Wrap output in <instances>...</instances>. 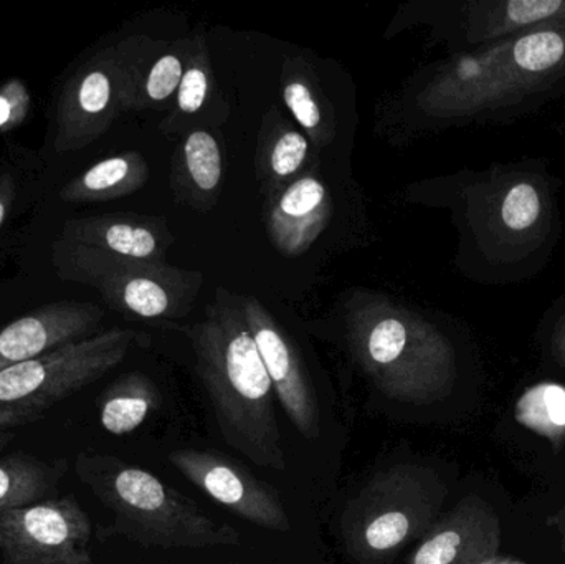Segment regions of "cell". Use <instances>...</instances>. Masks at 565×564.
<instances>
[{
    "label": "cell",
    "mask_w": 565,
    "mask_h": 564,
    "mask_svg": "<svg viewBox=\"0 0 565 564\" xmlns=\"http://www.w3.org/2000/svg\"><path fill=\"white\" fill-rule=\"evenodd\" d=\"M146 40L129 39L83 63L63 88L53 149L79 151L108 131L119 113L135 109L136 75Z\"/></svg>",
    "instance_id": "obj_8"
},
{
    "label": "cell",
    "mask_w": 565,
    "mask_h": 564,
    "mask_svg": "<svg viewBox=\"0 0 565 564\" xmlns=\"http://www.w3.org/2000/svg\"><path fill=\"white\" fill-rule=\"evenodd\" d=\"M563 525H564V542H565V520H564Z\"/></svg>",
    "instance_id": "obj_32"
},
{
    "label": "cell",
    "mask_w": 565,
    "mask_h": 564,
    "mask_svg": "<svg viewBox=\"0 0 565 564\" xmlns=\"http://www.w3.org/2000/svg\"><path fill=\"white\" fill-rule=\"evenodd\" d=\"M52 265L62 280L95 288L119 313L141 320H171L198 297L202 278L168 264L132 260L58 237Z\"/></svg>",
    "instance_id": "obj_6"
},
{
    "label": "cell",
    "mask_w": 565,
    "mask_h": 564,
    "mask_svg": "<svg viewBox=\"0 0 565 564\" xmlns=\"http://www.w3.org/2000/svg\"><path fill=\"white\" fill-rule=\"evenodd\" d=\"M309 142L298 129L285 128L275 136L265 151V171L271 184H282L295 178L308 158Z\"/></svg>",
    "instance_id": "obj_24"
},
{
    "label": "cell",
    "mask_w": 565,
    "mask_h": 564,
    "mask_svg": "<svg viewBox=\"0 0 565 564\" xmlns=\"http://www.w3.org/2000/svg\"><path fill=\"white\" fill-rule=\"evenodd\" d=\"M189 337L225 444L250 462L282 472L275 391L242 305L218 298Z\"/></svg>",
    "instance_id": "obj_1"
},
{
    "label": "cell",
    "mask_w": 565,
    "mask_h": 564,
    "mask_svg": "<svg viewBox=\"0 0 565 564\" xmlns=\"http://www.w3.org/2000/svg\"><path fill=\"white\" fill-rule=\"evenodd\" d=\"M32 109V96L20 78H9L0 85V132L19 128Z\"/></svg>",
    "instance_id": "obj_27"
},
{
    "label": "cell",
    "mask_w": 565,
    "mask_h": 564,
    "mask_svg": "<svg viewBox=\"0 0 565 564\" xmlns=\"http://www.w3.org/2000/svg\"><path fill=\"white\" fill-rule=\"evenodd\" d=\"M211 93V68H209L205 52H198L191 56L185 66L184 76L178 89L175 99V115L192 116L204 108Z\"/></svg>",
    "instance_id": "obj_26"
},
{
    "label": "cell",
    "mask_w": 565,
    "mask_h": 564,
    "mask_svg": "<svg viewBox=\"0 0 565 564\" xmlns=\"http://www.w3.org/2000/svg\"><path fill=\"white\" fill-rule=\"evenodd\" d=\"M503 525L493 507L468 496L440 517L407 564H478L498 555Z\"/></svg>",
    "instance_id": "obj_12"
},
{
    "label": "cell",
    "mask_w": 565,
    "mask_h": 564,
    "mask_svg": "<svg viewBox=\"0 0 565 564\" xmlns=\"http://www.w3.org/2000/svg\"><path fill=\"white\" fill-rule=\"evenodd\" d=\"M60 237L132 260L164 264L172 238L166 222L138 215H99L65 222Z\"/></svg>",
    "instance_id": "obj_14"
},
{
    "label": "cell",
    "mask_w": 565,
    "mask_h": 564,
    "mask_svg": "<svg viewBox=\"0 0 565 564\" xmlns=\"http://www.w3.org/2000/svg\"><path fill=\"white\" fill-rule=\"evenodd\" d=\"M551 354L559 366L565 368V315L554 327L551 338Z\"/></svg>",
    "instance_id": "obj_29"
},
{
    "label": "cell",
    "mask_w": 565,
    "mask_h": 564,
    "mask_svg": "<svg viewBox=\"0 0 565 564\" xmlns=\"http://www.w3.org/2000/svg\"><path fill=\"white\" fill-rule=\"evenodd\" d=\"M79 479L115 515L126 539L162 550H204L235 546L241 533L205 515L194 502L141 467L113 456H82Z\"/></svg>",
    "instance_id": "obj_3"
},
{
    "label": "cell",
    "mask_w": 565,
    "mask_h": 564,
    "mask_svg": "<svg viewBox=\"0 0 565 564\" xmlns=\"http://www.w3.org/2000/svg\"><path fill=\"white\" fill-rule=\"evenodd\" d=\"M191 56V52L179 45L148 63L145 52L136 75L135 109L164 108L171 96L178 95Z\"/></svg>",
    "instance_id": "obj_22"
},
{
    "label": "cell",
    "mask_w": 565,
    "mask_h": 564,
    "mask_svg": "<svg viewBox=\"0 0 565 564\" xmlns=\"http://www.w3.org/2000/svg\"><path fill=\"white\" fill-rule=\"evenodd\" d=\"M149 166L139 152L109 156L66 182L60 199L70 204H92L125 198L148 182Z\"/></svg>",
    "instance_id": "obj_17"
},
{
    "label": "cell",
    "mask_w": 565,
    "mask_h": 564,
    "mask_svg": "<svg viewBox=\"0 0 565 564\" xmlns=\"http://www.w3.org/2000/svg\"><path fill=\"white\" fill-rule=\"evenodd\" d=\"M138 340L132 330H109L0 370V433L42 419L62 401L115 370Z\"/></svg>",
    "instance_id": "obj_7"
},
{
    "label": "cell",
    "mask_w": 565,
    "mask_h": 564,
    "mask_svg": "<svg viewBox=\"0 0 565 564\" xmlns=\"http://www.w3.org/2000/svg\"><path fill=\"white\" fill-rule=\"evenodd\" d=\"M565 76V30H536L501 40L460 60L422 96L437 118H468L550 92Z\"/></svg>",
    "instance_id": "obj_4"
},
{
    "label": "cell",
    "mask_w": 565,
    "mask_h": 564,
    "mask_svg": "<svg viewBox=\"0 0 565 564\" xmlns=\"http://www.w3.org/2000/svg\"><path fill=\"white\" fill-rule=\"evenodd\" d=\"M15 178L10 172H3V174H0V228H2L7 215H9L10 207H12L13 201H15Z\"/></svg>",
    "instance_id": "obj_28"
},
{
    "label": "cell",
    "mask_w": 565,
    "mask_h": 564,
    "mask_svg": "<svg viewBox=\"0 0 565 564\" xmlns=\"http://www.w3.org/2000/svg\"><path fill=\"white\" fill-rule=\"evenodd\" d=\"M169 462L192 486L245 522L271 532H289L291 522L274 490L231 457L207 450L179 449Z\"/></svg>",
    "instance_id": "obj_10"
},
{
    "label": "cell",
    "mask_w": 565,
    "mask_h": 564,
    "mask_svg": "<svg viewBox=\"0 0 565 564\" xmlns=\"http://www.w3.org/2000/svg\"><path fill=\"white\" fill-rule=\"evenodd\" d=\"M448 487L431 467L397 464L375 473L344 507L341 540L358 564H388L440 520Z\"/></svg>",
    "instance_id": "obj_5"
},
{
    "label": "cell",
    "mask_w": 565,
    "mask_h": 564,
    "mask_svg": "<svg viewBox=\"0 0 565 564\" xmlns=\"http://www.w3.org/2000/svg\"><path fill=\"white\" fill-rule=\"evenodd\" d=\"M9 439H10V434L0 433V449H2L3 446H6V443Z\"/></svg>",
    "instance_id": "obj_31"
},
{
    "label": "cell",
    "mask_w": 565,
    "mask_h": 564,
    "mask_svg": "<svg viewBox=\"0 0 565 564\" xmlns=\"http://www.w3.org/2000/svg\"><path fill=\"white\" fill-rule=\"evenodd\" d=\"M161 403V393L151 377L142 373L122 374L103 394L99 421L106 433L126 436L135 433Z\"/></svg>",
    "instance_id": "obj_18"
},
{
    "label": "cell",
    "mask_w": 565,
    "mask_h": 564,
    "mask_svg": "<svg viewBox=\"0 0 565 564\" xmlns=\"http://www.w3.org/2000/svg\"><path fill=\"white\" fill-rule=\"evenodd\" d=\"M348 340L365 376L388 400L428 406L454 391L457 357L448 338L420 315L387 298H352Z\"/></svg>",
    "instance_id": "obj_2"
},
{
    "label": "cell",
    "mask_w": 565,
    "mask_h": 564,
    "mask_svg": "<svg viewBox=\"0 0 565 564\" xmlns=\"http://www.w3.org/2000/svg\"><path fill=\"white\" fill-rule=\"evenodd\" d=\"M181 184H184L185 192L191 194V201L198 207H204L205 202L214 204L221 191L222 152L217 139L205 131L198 129L185 138L181 148Z\"/></svg>",
    "instance_id": "obj_19"
},
{
    "label": "cell",
    "mask_w": 565,
    "mask_h": 564,
    "mask_svg": "<svg viewBox=\"0 0 565 564\" xmlns=\"http://www.w3.org/2000/svg\"><path fill=\"white\" fill-rule=\"evenodd\" d=\"M541 214H543V199L536 185L521 181L508 189L501 202V222L508 231H527L537 224Z\"/></svg>",
    "instance_id": "obj_25"
},
{
    "label": "cell",
    "mask_w": 565,
    "mask_h": 564,
    "mask_svg": "<svg viewBox=\"0 0 565 564\" xmlns=\"http://www.w3.org/2000/svg\"><path fill=\"white\" fill-rule=\"evenodd\" d=\"M102 318V308L86 301H55L23 315L0 330V370L89 338Z\"/></svg>",
    "instance_id": "obj_13"
},
{
    "label": "cell",
    "mask_w": 565,
    "mask_h": 564,
    "mask_svg": "<svg viewBox=\"0 0 565 564\" xmlns=\"http://www.w3.org/2000/svg\"><path fill=\"white\" fill-rule=\"evenodd\" d=\"M242 311L286 416L305 439H318L321 434L318 400L298 351L257 298H244Z\"/></svg>",
    "instance_id": "obj_11"
},
{
    "label": "cell",
    "mask_w": 565,
    "mask_h": 564,
    "mask_svg": "<svg viewBox=\"0 0 565 564\" xmlns=\"http://www.w3.org/2000/svg\"><path fill=\"white\" fill-rule=\"evenodd\" d=\"M282 99L298 125L308 132L309 138L318 148H322L331 141V126L326 123L321 99L316 95L311 83L299 78V76L288 79L282 86Z\"/></svg>",
    "instance_id": "obj_23"
},
{
    "label": "cell",
    "mask_w": 565,
    "mask_h": 564,
    "mask_svg": "<svg viewBox=\"0 0 565 564\" xmlns=\"http://www.w3.org/2000/svg\"><path fill=\"white\" fill-rule=\"evenodd\" d=\"M55 473L56 469L23 454L0 459V515L45 500Z\"/></svg>",
    "instance_id": "obj_20"
},
{
    "label": "cell",
    "mask_w": 565,
    "mask_h": 564,
    "mask_svg": "<svg viewBox=\"0 0 565 564\" xmlns=\"http://www.w3.org/2000/svg\"><path fill=\"white\" fill-rule=\"evenodd\" d=\"M553 29L565 30V0H510L471 6L470 35L477 42Z\"/></svg>",
    "instance_id": "obj_16"
},
{
    "label": "cell",
    "mask_w": 565,
    "mask_h": 564,
    "mask_svg": "<svg viewBox=\"0 0 565 564\" xmlns=\"http://www.w3.org/2000/svg\"><path fill=\"white\" fill-rule=\"evenodd\" d=\"M478 564H527V563L521 562V560H518V558H511V556L500 555V553H498V555L490 556V558L483 560V562H480Z\"/></svg>",
    "instance_id": "obj_30"
},
{
    "label": "cell",
    "mask_w": 565,
    "mask_h": 564,
    "mask_svg": "<svg viewBox=\"0 0 565 564\" xmlns=\"http://www.w3.org/2000/svg\"><path fill=\"white\" fill-rule=\"evenodd\" d=\"M514 419L531 433L544 437L559 453L565 444V387L540 383L524 391L514 406Z\"/></svg>",
    "instance_id": "obj_21"
},
{
    "label": "cell",
    "mask_w": 565,
    "mask_h": 564,
    "mask_svg": "<svg viewBox=\"0 0 565 564\" xmlns=\"http://www.w3.org/2000/svg\"><path fill=\"white\" fill-rule=\"evenodd\" d=\"M331 212L328 189L315 175H302L282 189L268 217L275 245L288 255H299L321 234Z\"/></svg>",
    "instance_id": "obj_15"
},
{
    "label": "cell",
    "mask_w": 565,
    "mask_h": 564,
    "mask_svg": "<svg viewBox=\"0 0 565 564\" xmlns=\"http://www.w3.org/2000/svg\"><path fill=\"white\" fill-rule=\"evenodd\" d=\"M92 523L72 497L0 515V552L15 564H93Z\"/></svg>",
    "instance_id": "obj_9"
}]
</instances>
